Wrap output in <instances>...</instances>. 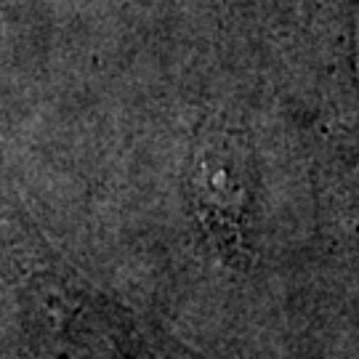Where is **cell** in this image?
<instances>
[{
	"label": "cell",
	"instance_id": "2",
	"mask_svg": "<svg viewBox=\"0 0 359 359\" xmlns=\"http://www.w3.org/2000/svg\"><path fill=\"white\" fill-rule=\"evenodd\" d=\"M187 200L208 250L224 269L245 274L253 266L258 168L240 130H200L187 168Z\"/></svg>",
	"mask_w": 359,
	"mask_h": 359
},
{
	"label": "cell",
	"instance_id": "1",
	"mask_svg": "<svg viewBox=\"0 0 359 359\" xmlns=\"http://www.w3.org/2000/svg\"><path fill=\"white\" fill-rule=\"evenodd\" d=\"M22 304L56 359H203L62 264L22 261Z\"/></svg>",
	"mask_w": 359,
	"mask_h": 359
}]
</instances>
